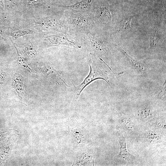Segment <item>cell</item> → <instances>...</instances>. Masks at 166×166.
I'll use <instances>...</instances> for the list:
<instances>
[{
	"mask_svg": "<svg viewBox=\"0 0 166 166\" xmlns=\"http://www.w3.org/2000/svg\"><path fill=\"white\" fill-rule=\"evenodd\" d=\"M88 40L91 46L95 49L101 51H106V47L101 41L98 40L93 39L92 38H88Z\"/></svg>",
	"mask_w": 166,
	"mask_h": 166,
	"instance_id": "obj_9",
	"label": "cell"
},
{
	"mask_svg": "<svg viewBox=\"0 0 166 166\" xmlns=\"http://www.w3.org/2000/svg\"><path fill=\"white\" fill-rule=\"evenodd\" d=\"M160 38L159 34L157 31L153 30L152 32L150 40V49H154L156 47Z\"/></svg>",
	"mask_w": 166,
	"mask_h": 166,
	"instance_id": "obj_8",
	"label": "cell"
},
{
	"mask_svg": "<svg viewBox=\"0 0 166 166\" xmlns=\"http://www.w3.org/2000/svg\"><path fill=\"white\" fill-rule=\"evenodd\" d=\"M17 51L18 52L17 63L18 65L22 66L29 70V71L32 72V70L29 67L28 63L24 57L19 55L17 50Z\"/></svg>",
	"mask_w": 166,
	"mask_h": 166,
	"instance_id": "obj_11",
	"label": "cell"
},
{
	"mask_svg": "<svg viewBox=\"0 0 166 166\" xmlns=\"http://www.w3.org/2000/svg\"><path fill=\"white\" fill-rule=\"evenodd\" d=\"M90 70L88 76L79 85L76 87V96L78 97L81 92L89 84L95 80L101 79L106 81L110 85V76L106 66L90 59L89 63Z\"/></svg>",
	"mask_w": 166,
	"mask_h": 166,
	"instance_id": "obj_1",
	"label": "cell"
},
{
	"mask_svg": "<svg viewBox=\"0 0 166 166\" xmlns=\"http://www.w3.org/2000/svg\"><path fill=\"white\" fill-rule=\"evenodd\" d=\"M90 0H84L78 2L73 5L68 6V7L77 10H83L88 9L89 6Z\"/></svg>",
	"mask_w": 166,
	"mask_h": 166,
	"instance_id": "obj_7",
	"label": "cell"
},
{
	"mask_svg": "<svg viewBox=\"0 0 166 166\" xmlns=\"http://www.w3.org/2000/svg\"><path fill=\"white\" fill-rule=\"evenodd\" d=\"M73 15L72 17L73 18V21L77 26L81 27H81H85L86 26L87 23L86 20L75 14H73Z\"/></svg>",
	"mask_w": 166,
	"mask_h": 166,
	"instance_id": "obj_12",
	"label": "cell"
},
{
	"mask_svg": "<svg viewBox=\"0 0 166 166\" xmlns=\"http://www.w3.org/2000/svg\"><path fill=\"white\" fill-rule=\"evenodd\" d=\"M115 45L117 49L126 57L136 69L141 73L144 72V69L140 64V62L137 61L129 55L127 52L123 49L119 45L117 44H115Z\"/></svg>",
	"mask_w": 166,
	"mask_h": 166,
	"instance_id": "obj_3",
	"label": "cell"
},
{
	"mask_svg": "<svg viewBox=\"0 0 166 166\" xmlns=\"http://www.w3.org/2000/svg\"><path fill=\"white\" fill-rule=\"evenodd\" d=\"M98 17H102L103 15L107 16L110 21L111 20V15L109 10L107 8L104 7L100 8L98 11Z\"/></svg>",
	"mask_w": 166,
	"mask_h": 166,
	"instance_id": "obj_13",
	"label": "cell"
},
{
	"mask_svg": "<svg viewBox=\"0 0 166 166\" xmlns=\"http://www.w3.org/2000/svg\"><path fill=\"white\" fill-rule=\"evenodd\" d=\"M166 93V81L163 84L158 96L160 98L164 97Z\"/></svg>",
	"mask_w": 166,
	"mask_h": 166,
	"instance_id": "obj_16",
	"label": "cell"
},
{
	"mask_svg": "<svg viewBox=\"0 0 166 166\" xmlns=\"http://www.w3.org/2000/svg\"><path fill=\"white\" fill-rule=\"evenodd\" d=\"M5 8L3 0H0V10H3Z\"/></svg>",
	"mask_w": 166,
	"mask_h": 166,
	"instance_id": "obj_19",
	"label": "cell"
},
{
	"mask_svg": "<svg viewBox=\"0 0 166 166\" xmlns=\"http://www.w3.org/2000/svg\"><path fill=\"white\" fill-rule=\"evenodd\" d=\"M41 70L45 75L56 78L59 81L63 82L66 85L60 73L51 67L49 66H45L42 68Z\"/></svg>",
	"mask_w": 166,
	"mask_h": 166,
	"instance_id": "obj_4",
	"label": "cell"
},
{
	"mask_svg": "<svg viewBox=\"0 0 166 166\" xmlns=\"http://www.w3.org/2000/svg\"><path fill=\"white\" fill-rule=\"evenodd\" d=\"M5 78V75L4 72L0 71V83L2 84Z\"/></svg>",
	"mask_w": 166,
	"mask_h": 166,
	"instance_id": "obj_17",
	"label": "cell"
},
{
	"mask_svg": "<svg viewBox=\"0 0 166 166\" xmlns=\"http://www.w3.org/2000/svg\"><path fill=\"white\" fill-rule=\"evenodd\" d=\"M132 17L128 16L123 18L120 22L119 31L120 32L125 31L132 28L130 22Z\"/></svg>",
	"mask_w": 166,
	"mask_h": 166,
	"instance_id": "obj_5",
	"label": "cell"
},
{
	"mask_svg": "<svg viewBox=\"0 0 166 166\" xmlns=\"http://www.w3.org/2000/svg\"><path fill=\"white\" fill-rule=\"evenodd\" d=\"M119 141L121 145L120 155L121 157L125 158L130 156V154L126 149L125 140L123 136L121 133L119 136Z\"/></svg>",
	"mask_w": 166,
	"mask_h": 166,
	"instance_id": "obj_6",
	"label": "cell"
},
{
	"mask_svg": "<svg viewBox=\"0 0 166 166\" xmlns=\"http://www.w3.org/2000/svg\"><path fill=\"white\" fill-rule=\"evenodd\" d=\"M40 0H28V3L31 5H36L40 2Z\"/></svg>",
	"mask_w": 166,
	"mask_h": 166,
	"instance_id": "obj_18",
	"label": "cell"
},
{
	"mask_svg": "<svg viewBox=\"0 0 166 166\" xmlns=\"http://www.w3.org/2000/svg\"><path fill=\"white\" fill-rule=\"evenodd\" d=\"M25 51L26 54L30 57H35L37 54L35 48L31 43H28L26 45Z\"/></svg>",
	"mask_w": 166,
	"mask_h": 166,
	"instance_id": "obj_10",
	"label": "cell"
},
{
	"mask_svg": "<svg viewBox=\"0 0 166 166\" xmlns=\"http://www.w3.org/2000/svg\"><path fill=\"white\" fill-rule=\"evenodd\" d=\"M32 33V31L30 30H21L12 33L11 35L13 37L16 38L27 34H31Z\"/></svg>",
	"mask_w": 166,
	"mask_h": 166,
	"instance_id": "obj_14",
	"label": "cell"
},
{
	"mask_svg": "<svg viewBox=\"0 0 166 166\" xmlns=\"http://www.w3.org/2000/svg\"><path fill=\"white\" fill-rule=\"evenodd\" d=\"M1 23V22H0V24Z\"/></svg>",
	"mask_w": 166,
	"mask_h": 166,
	"instance_id": "obj_20",
	"label": "cell"
},
{
	"mask_svg": "<svg viewBox=\"0 0 166 166\" xmlns=\"http://www.w3.org/2000/svg\"><path fill=\"white\" fill-rule=\"evenodd\" d=\"M5 8L9 9L13 6L14 4V0H3Z\"/></svg>",
	"mask_w": 166,
	"mask_h": 166,
	"instance_id": "obj_15",
	"label": "cell"
},
{
	"mask_svg": "<svg viewBox=\"0 0 166 166\" xmlns=\"http://www.w3.org/2000/svg\"><path fill=\"white\" fill-rule=\"evenodd\" d=\"M23 78L20 74L16 73L13 78V87L22 99L27 97V94L23 86Z\"/></svg>",
	"mask_w": 166,
	"mask_h": 166,
	"instance_id": "obj_2",
	"label": "cell"
}]
</instances>
